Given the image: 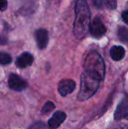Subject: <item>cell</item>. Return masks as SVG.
<instances>
[{"label":"cell","instance_id":"cell-1","mask_svg":"<svg viewBox=\"0 0 128 129\" xmlns=\"http://www.w3.org/2000/svg\"><path fill=\"white\" fill-rule=\"evenodd\" d=\"M75 19L74 22V35L76 39L82 40L87 34L91 26V12L85 0L75 2Z\"/></svg>","mask_w":128,"mask_h":129},{"label":"cell","instance_id":"cell-2","mask_svg":"<svg viewBox=\"0 0 128 129\" xmlns=\"http://www.w3.org/2000/svg\"><path fill=\"white\" fill-rule=\"evenodd\" d=\"M101 80L103 79L97 74L84 71L81 77L80 90L77 95L78 100L84 101L92 97L98 89Z\"/></svg>","mask_w":128,"mask_h":129},{"label":"cell","instance_id":"cell-3","mask_svg":"<svg viewBox=\"0 0 128 129\" xmlns=\"http://www.w3.org/2000/svg\"><path fill=\"white\" fill-rule=\"evenodd\" d=\"M84 71L96 73L102 79L105 74V67L100 54L96 51H91L87 54L83 63Z\"/></svg>","mask_w":128,"mask_h":129},{"label":"cell","instance_id":"cell-4","mask_svg":"<svg viewBox=\"0 0 128 129\" xmlns=\"http://www.w3.org/2000/svg\"><path fill=\"white\" fill-rule=\"evenodd\" d=\"M8 83L10 88L13 90H16V91H21L27 87V83L26 80H24L22 77L16 75V74L10 75Z\"/></svg>","mask_w":128,"mask_h":129},{"label":"cell","instance_id":"cell-5","mask_svg":"<svg viewBox=\"0 0 128 129\" xmlns=\"http://www.w3.org/2000/svg\"><path fill=\"white\" fill-rule=\"evenodd\" d=\"M90 31H91V34L93 37L100 38L105 34L106 28L99 18H95L92 20V22L91 23Z\"/></svg>","mask_w":128,"mask_h":129},{"label":"cell","instance_id":"cell-6","mask_svg":"<svg viewBox=\"0 0 128 129\" xmlns=\"http://www.w3.org/2000/svg\"><path fill=\"white\" fill-rule=\"evenodd\" d=\"M75 89V83L71 79H63L58 84V91L63 97L72 93Z\"/></svg>","mask_w":128,"mask_h":129},{"label":"cell","instance_id":"cell-7","mask_svg":"<svg viewBox=\"0 0 128 129\" xmlns=\"http://www.w3.org/2000/svg\"><path fill=\"white\" fill-rule=\"evenodd\" d=\"M35 39L37 42V46L39 49H45L48 43V33L46 29H38L35 32Z\"/></svg>","mask_w":128,"mask_h":129},{"label":"cell","instance_id":"cell-8","mask_svg":"<svg viewBox=\"0 0 128 129\" xmlns=\"http://www.w3.org/2000/svg\"><path fill=\"white\" fill-rule=\"evenodd\" d=\"M65 119H66V113L62 111H57L48 120V125L51 129H56L63 123Z\"/></svg>","mask_w":128,"mask_h":129},{"label":"cell","instance_id":"cell-9","mask_svg":"<svg viewBox=\"0 0 128 129\" xmlns=\"http://www.w3.org/2000/svg\"><path fill=\"white\" fill-rule=\"evenodd\" d=\"M122 119H128V98H125L118 105L115 112V119L119 120Z\"/></svg>","mask_w":128,"mask_h":129},{"label":"cell","instance_id":"cell-10","mask_svg":"<svg viewBox=\"0 0 128 129\" xmlns=\"http://www.w3.org/2000/svg\"><path fill=\"white\" fill-rule=\"evenodd\" d=\"M32 62H33V56H32L30 53L25 52L17 58L16 65H17V67H19V68L24 69V68H26V67L30 66V65H32Z\"/></svg>","mask_w":128,"mask_h":129},{"label":"cell","instance_id":"cell-11","mask_svg":"<svg viewBox=\"0 0 128 129\" xmlns=\"http://www.w3.org/2000/svg\"><path fill=\"white\" fill-rule=\"evenodd\" d=\"M111 57L112 58L114 61H120L124 58L125 54V48L121 46H113L111 48Z\"/></svg>","mask_w":128,"mask_h":129},{"label":"cell","instance_id":"cell-12","mask_svg":"<svg viewBox=\"0 0 128 129\" xmlns=\"http://www.w3.org/2000/svg\"><path fill=\"white\" fill-rule=\"evenodd\" d=\"M118 36L122 41L128 43V29L125 27H119L118 31Z\"/></svg>","mask_w":128,"mask_h":129},{"label":"cell","instance_id":"cell-13","mask_svg":"<svg viewBox=\"0 0 128 129\" xmlns=\"http://www.w3.org/2000/svg\"><path fill=\"white\" fill-rule=\"evenodd\" d=\"M0 62L3 65L9 64V63L12 62V58H11V56L8 54H6L5 52H2L0 54Z\"/></svg>","mask_w":128,"mask_h":129},{"label":"cell","instance_id":"cell-14","mask_svg":"<svg viewBox=\"0 0 128 129\" xmlns=\"http://www.w3.org/2000/svg\"><path fill=\"white\" fill-rule=\"evenodd\" d=\"M55 105H54V103L50 102V101H48V102H47L45 104V105L42 107V109H41V113L42 114H47L48 113V112H52V111L55 109Z\"/></svg>","mask_w":128,"mask_h":129},{"label":"cell","instance_id":"cell-15","mask_svg":"<svg viewBox=\"0 0 128 129\" xmlns=\"http://www.w3.org/2000/svg\"><path fill=\"white\" fill-rule=\"evenodd\" d=\"M28 129H51L48 126H47L45 123L39 121V122H35Z\"/></svg>","mask_w":128,"mask_h":129},{"label":"cell","instance_id":"cell-16","mask_svg":"<svg viewBox=\"0 0 128 129\" xmlns=\"http://www.w3.org/2000/svg\"><path fill=\"white\" fill-rule=\"evenodd\" d=\"M106 7L110 10H114L117 7V0H105L104 1Z\"/></svg>","mask_w":128,"mask_h":129},{"label":"cell","instance_id":"cell-17","mask_svg":"<svg viewBox=\"0 0 128 129\" xmlns=\"http://www.w3.org/2000/svg\"><path fill=\"white\" fill-rule=\"evenodd\" d=\"M93 5L96 8H102L104 5V0H93Z\"/></svg>","mask_w":128,"mask_h":129},{"label":"cell","instance_id":"cell-18","mask_svg":"<svg viewBox=\"0 0 128 129\" xmlns=\"http://www.w3.org/2000/svg\"><path fill=\"white\" fill-rule=\"evenodd\" d=\"M122 19H123L124 22L126 23V24L128 25V10L125 11V12L122 13Z\"/></svg>","mask_w":128,"mask_h":129},{"label":"cell","instance_id":"cell-19","mask_svg":"<svg viewBox=\"0 0 128 129\" xmlns=\"http://www.w3.org/2000/svg\"><path fill=\"white\" fill-rule=\"evenodd\" d=\"M7 8V1L6 0H1V11L4 12Z\"/></svg>","mask_w":128,"mask_h":129}]
</instances>
